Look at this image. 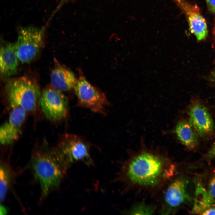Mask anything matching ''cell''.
Masks as SVG:
<instances>
[{
  "instance_id": "cell-1",
  "label": "cell",
  "mask_w": 215,
  "mask_h": 215,
  "mask_svg": "<svg viewBox=\"0 0 215 215\" xmlns=\"http://www.w3.org/2000/svg\"><path fill=\"white\" fill-rule=\"evenodd\" d=\"M175 168L165 156L143 150L123 164L119 176L113 182L119 181L139 187H154L171 177Z\"/></svg>"
},
{
  "instance_id": "cell-2",
  "label": "cell",
  "mask_w": 215,
  "mask_h": 215,
  "mask_svg": "<svg viewBox=\"0 0 215 215\" xmlns=\"http://www.w3.org/2000/svg\"><path fill=\"white\" fill-rule=\"evenodd\" d=\"M30 167L45 198L59 188L68 169L59 148L39 150L32 155Z\"/></svg>"
},
{
  "instance_id": "cell-3",
  "label": "cell",
  "mask_w": 215,
  "mask_h": 215,
  "mask_svg": "<svg viewBox=\"0 0 215 215\" xmlns=\"http://www.w3.org/2000/svg\"><path fill=\"white\" fill-rule=\"evenodd\" d=\"M7 102L11 108H21L27 112L34 111L39 104L41 94L39 84L26 77L8 81L5 87Z\"/></svg>"
},
{
  "instance_id": "cell-4",
  "label": "cell",
  "mask_w": 215,
  "mask_h": 215,
  "mask_svg": "<svg viewBox=\"0 0 215 215\" xmlns=\"http://www.w3.org/2000/svg\"><path fill=\"white\" fill-rule=\"evenodd\" d=\"M44 37L43 28L29 26L19 29L15 44L19 61L29 63L35 59L43 47Z\"/></svg>"
},
{
  "instance_id": "cell-5",
  "label": "cell",
  "mask_w": 215,
  "mask_h": 215,
  "mask_svg": "<svg viewBox=\"0 0 215 215\" xmlns=\"http://www.w3.org/2000/svg\"><path fill=\"white\" fill-rule=\"evenodd\" d=\"M58 148L68 169L77 162H83L89 167L94 165L90 154V145L76 135L66 134Z\"/></svg>"
},
{
  "instance_id": "cell-6",
  "label": "cell",
  "mask_w": 215,
  "mask_h": 215,
  "mask_svg": "<svg viewBox=\"0 0 215 215\" xmlns=\"http://www.w3.org/2000/svg\"><path fill=\"white\" fill-rule=\"evenodd\" d=\"M62 92L52 86L41 92L39 104L44 116L50 121L58 122L67 116L68 101Z\"/></svg>"
},
{
  "instance_id": "cell-7",
  "label": "cell",
  "mask_w": 215,
  "mask_h": 215,
  "mask_svg": "<svg viewBox=\"0 0 215 215\" xmlns=\"http://www.w3.org/2000/svg\"><path fill=\"white\" fill-rule=\"evenodd\" d=\"M74 89L81 107L103 114L107 102L105 94L91 84L82 75L79 76Z\"/></svg>"
},
{
  "instance_id": "cell-8",
  "label": "cell",
  "mask_w": 215,
  "mask_h": 215,
  "mask_svg": "<svg viewBox=\"0 0 215 215\" xmlns=\"http://www.w3.org/2000/svg\"><path fill=\"white\" fill-rule=\"evenodd\" d=\"M27 113L19 107L12 108L8 119L0 127L1 144L5 146L10 145L19 139Z\"/></svg>"
},
{
  "instance_id": "cell-9",
  "label": "cell",
  "mask_w": 215,
  "mask_h": 215,
  "mask_svg": "<svg viewBox=\"0 0 215 215\" xmlns=\"http://www.w3.org/2000/svg\"><path fill=\"white\" fill-rule=\"evenodd\" d=\"M185 15L191 32L198 41L205 39L208 31L206 20L198 7L187 0H172Z\"/></svg>"
},
{
  "instance_id": "cell-10",
  "label": "cell",
  "mask_w": 215,
  "mask_h": 215,
  "mask_svg": "<svg viewBox=\"0 0 215 215\" xmlns=\"http://www.w3.org/2000/svg\"><path fill=\"white\" fill-rule=\"evenodd\" d=\"M189 121L200 137L212 135L215 126L213 119L206 107L198 101L192 103L189 108Z\"/></svg>"
},
{
  "instance_id": "cell-11",
  "label": "cell",
  "mask_w": 215,
  "mask_h": 215,
  "mask_svg": "<svg viewBox=\"0 0 215 215\" xmlns=\"http://www.w3.org/2000/svg\"><path fill=\"white\" fill-rule=\"evenodd\" d=\"M188 182L180 177L173 181L168 186L165 193L164 201L165 208L163 213H170L172 209L176 208L191 199L187 188Z\"/></svg>"
},
{
  "instance_id": "cell-12",
  "label": "cell",
  "mask_w": 215,
  "mask_h": 215,
  "mask_svg": "<svg viewBox=\"0 0 215 215\" xmlns=\"http://www.w3.org/2000/svg\"><path fill=\"white\" fill-rule=\"evenodd\" d=\"M19 61L15 43L1 41L0 49V72L4 78L14 76L17 72Z\"/></svg>"
},
{
  "instance_id": "cell-13",
  "label": "cell",
  "mask_w": 215,
  "mask_h": 215,
  "mask_svg": "<svg viewBox=\"0 0 215 215\" xmlns=\"http://www.w3.org/2000/svg\"><path fill=\"white\" fill-rule=\"evenodd\" d=\"M194 182L195 193L192 213L202 214L207 209L215 206V200L211 196L199 178H195Z\"/></svg>"
},
{
  "instance_id": "cell-14",
  "label": "cell",
  "mask_w": 215,
  "mask_h": 215,
  "mask_svg": "<svg viewBox=\"0 0 215 215\" xmlns=\"http://www.w3.org/2000/svg\"><path fill=\"white\" fill-rule=\"evenodd\" d=\"M50 80L51 86L62 92L74 89L77 81L71 71L61 65L52 70Z\"/></svg>"
},
{
  "instance_id": "cell-15",
  "label": "cell",
  "mask_w": 215,
  "mask_h": 215,
  "mask_svg": "<svg viewBox=\"0 0 215 215\" xmlns=\"http://www.w3.org/2000/svg\"><path fill=\"white\" fill-rule=\"evenodd\" d=\"M174 132L179 141L186 148L191 149L197 145L199 136L189 120H179L176 125Z\"/></svg>"
},
{
  "instance_id": "cell-16",
  "label": "cell",
  "mask_w": 215,
  "mask_h": 215,
  "mask_svg": "<svg viewBox=\"0 0 215 215\" xmlns=\"http://www.w3.org/2000/svg\"><path fill=\"white\" fill-rule=\"evenodd\" d=\"M13 174L10 166L6 163L1 162L0 167V200L2 202L11 185Z\"/></svg>"
},
{
  "instance_id": "cell-17",
  "label": "cell",
  "mask_w": 215,
  "mask_h": 215,
  "mask_svg": "<svg viewBox=\"0 0 215 215\" xmlns=\"http://www.w3.org/2000/svg\"><path fill=\"white\" fill-rule=\"evenodd\" d=\"M154 212L153 207L144 203H140L134 206L129 211L131 215H148Z\"/></svg>"
},
{
  "instance_id": "cell-18",
  "label": "cell",
  "mask_w": 215,
  "mask_h": 215,
  "mask_svg": "<svg viewBox=\"0 0 215 215\" xmlns=\"http://www.w3.org/2000/svg\"><path fill=\"white\" fill-rule=\"evenodd\" d=\"M207 189L211 196L215 200V174L211 178Z\"/></svg>"
},
{
  "instance_id": "cell-19",
  "label": "cell",
  "mask_w": 215,
  "mask_h": 215,
  "mask_svg": "<svg viewBox=\"0 0 215 215\" xmlns=\"http://www.w3.org/2000/svg\"><path fill=\"white\" fill-rule=\"evenodd\" d=\"M209 10L215 14V0H205Z\"/></svg>"
},
{
  "instance_id": "cell-20",
  "label": "cell",
  "mask_w": 215,
  "mask_h": 215,
  "mask_svg": "<svg viewBox=\"0 0 215 215\" xmlns=\"http://www.w3.org/2000/svg\"><path fill=\"white\" fill-rule=\"evenodd\" d=\"M206 156V158L209 159L215 158V143L208 152Z\"/></svg>"
},
{
  "instance_id": "cell-21",
  "label": "cell",
  "mask_w": 215,
  "mask_h": 215,
  "mask_svg": "<svg viewBox=\"0 0 215 215\" xmlns=\"http://www.w3.org/2000/svg\"><path fill=\"white\" fill-rule=\"evenodd\" d=\"M202 215H215V206L207 209L205 211Z\"/></svg>"
},
{
  "instance_id": "cell-22",
  "label": "cell",
  "mask_w": 215,
  "mask_h": 215,
  "mask_svg": "<svg viewBox=\"0 0 215 215\" xmlns=\"http://www.w3.org/2000/svg\"><path fill=\"white\" fill-rule=\"evenodd\" d=\"M210 79L211 81L215 85V67L211 73Z\"/></svg>"
},
{
  "instance_id": "cell-23",
  "label": "cell",
  "mask_w": 215,
  "mask_h": 215,
  "mask_svg": "<svg viewBox=\"0 0 215 215\" xmlns=\"http://www.w3.org/2000/svg\"><path fill=\"white\" fill-rule=\"evenodd\" d=\"M7 213V209L3 206H0V215L6 214Z\"/></svg>"
},
{
  "instance_id": "cell-24",
  "label": "cell",
  "mask_w": 215,
  "mask_h": 215,
  "mask_svg": "<svg viewBox=\"0 0 215 215\" xmlns=\"http://www.w3.org/2000/svg\"><path fill=\"white\" fill-rule=\"evenodd\" d=\"M213 36L214 38V43L215 44V19L214 22V24L213 28Z\"/></svg>"
}]
</instances>
